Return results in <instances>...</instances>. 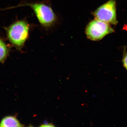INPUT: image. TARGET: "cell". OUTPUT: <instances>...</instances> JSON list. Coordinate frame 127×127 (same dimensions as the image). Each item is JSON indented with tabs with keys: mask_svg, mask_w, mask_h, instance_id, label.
<instances>
[{
	"mask_svg": "<svg viewBox=\"0 0 127 127\" xmlns=\"http://www.w3.org/2000/svg\"><path fill=\"white\" fill-rule=\"evenodd\" d=\"M11 49L4 40L0 37V63H4L9 57Z\"/></svg>",
	"mask_w": 127,
	"mask_h": 127,
	"instance_id": "obj_6",
	"label": "cell"
},
{
	"mask_svg": "<svg viewBox=\"0 0 127 127\" xmlns=\"http://www.w3.org/2000/svg\"><path fill=\"white\" fill-rule=\"evenodd\" d=\"M4 29L12 46L21 51L29 37L30 26L28 22L26 20H17Z\"/></svg>",
	"mask_w": 127,
	"mask_h": 127,
	"instance_id": "obj_1",
	"label": "cell"
},
{
	"mask_svg": "<svg viewBox=\"0 0 127 127\" xmlns=\"http://www.w3.org/2000/svg\"><path fill=\"white\" fill-rule=\"evenodd\" d=\"M41 127H55L54 125L52 123H49L46 122H45L43 124H41V125L40 126Z\"/></svg>",
	"mask_w": 127,
	"mask_h": 127,
	"instance_id": "obj_8",
	"label": "cell"
},
{
	"mask_svg": "<svg viewBox=\"0 0 127 127\" xmlns=\"http://www.w3.org/2000/svg\"><path fill=\"white\" fill-rule=\"evenodd\" d=\"M24 126L15 116H5L0 122V127H23Z\"/></svg>",
	"mask_w": 127,
	"mask_h": 127,
	"instance_id": "obj_5",
	"label": "cell"
},
{
	"mask_svg": "<svg viewBox=\"0 0 127 127\" xmlns=\"http://www.w3.org/2000/svg\"><path fill=\"white\" fill-rule=\"evenodd\" d=\"M26 6L30 7L33 10L39 22L43 26L45 27L51 26L56 21V16L52 9L44 3L24 2L4 9L7 10Z\"/></svg>",
	"mask_w": 127,
	"mask_h": 127,
	"instance_id": "obj_2",
	"label": "cell"
},
{
	"mask_svg": "<svg viewBox=\"0 0 127 127\" xmlns=\"http://www.w3.org/2000/svg\"><path fill=\"white\" fill-rule=\"evenodd\" d=\"M122 62L124 67L127 71V49L125 47L124 48L123 50Z\"/></svg>",
	"mask_w": 127,
	"mask_h": 127,
	"instance_id": "obj_7",
	"label": "cell"
},
{
	"mask_svg": "<svg viewBox=\"0 0 127 127\" xmlns=\"http://www.w3.org/2000/svg\"><path fill=\"white\" fill-rule=\"evenodd\" d=\"M115 32L109 23L96 18L88 23L86 29L87 37L94 41L100 40Z\"/></svg>",
	"mask_w": 127,
	"mask_h": 127,
	"instance_id": "obj_3",
	"label": "cell"
},
{
	"mask_svg": "<svg viewBox=\"0 0 127 127\" xmlns=\"http://www.w3.org/2000/svg\"><path fill=\"white\" fill-rule=\"evenodd\" d=\"M96 19L106 22L111 25H117L116 0H109L97 8L93 12Z\"/></svg>",
	"mask_w": 127,
	"mask_h": 127,
	"instance_id": "obj_4",
	"label": "cell"
}]
</instances>
